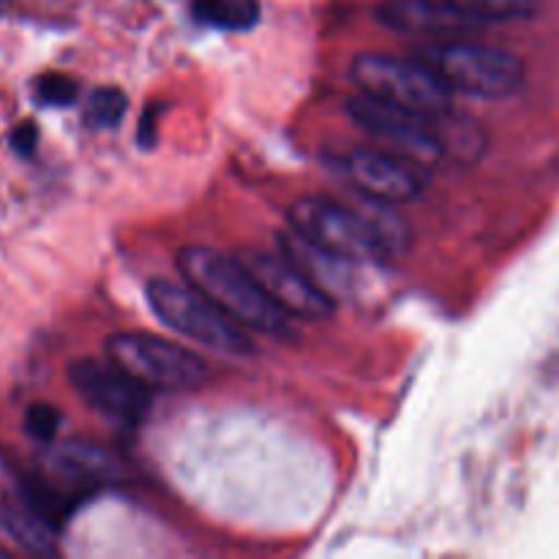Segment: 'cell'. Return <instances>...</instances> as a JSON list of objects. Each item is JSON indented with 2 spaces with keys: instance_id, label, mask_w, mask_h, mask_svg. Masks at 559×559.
Here are the masks:
<instances>
[{
  "instance_id": "6da1fadb",
  "label": "cell",
  "mask_w": 559,
  "mask_h": 559,
  "mask_svg": "<svg viewBox=\"0 0 559 559\" xmlns=\"http://www.w3.org/2000/svg\"><path fill=\"white\" fill-rule=\"evenodd\" d=\"M178 271L186 284L205 295L222 314L246 331L284 336L293 331V317L284 314L254 282L238 257L211 246H186L178 254Z\"/></svg>"
},
{
  "instance_id": "7a4b0ae2",
  "label": "cell",
  "mask_w": 559,
  "mask_h": 559,
  "mask_svg": "<svg viewBox=\"0 0 559 559\" xmlns=\"http://www.w3.org/2000/svg\"><path fill=\"white\" fill-rule=\"evenodd\" d=\"M424 60L451 93H467L478 98H508L524 85V63L513 52L478 41L440 38L418 47Z\"/></svg>"
},
{
  "instance_id": "3957f363",
  "label": "cell",
  "mask_w": 559,
  "mask_h": 559,
  "mask_svg": "<svg viewBox=\"0 0 559 559\" xmlns=\"http://www.w3.org/2000/svg\"><path fill=\"white\" fill-rule=\"evenodd\" d=\"M147 304L153 314L189 342L216 349L222 355H251L254 342L249 331L227 314L216 309L202 293L191 284L169 282V278H153L147 282Z\"/></svg>"
},
{
  "instance_id": "277c9868",
  "label": "cell",
  "mask_w": 559,
  "mask_h": 559,
  "mask_svg": "<svg viewBox=\"0 0 559 559\" xmlns=\"http://www.w3.org/2000/svg\"><path fill=\"white\" fill-rule=\"evenodd\" d=\"M289 224L306 243L353 265L388 260L364 207L342 205L331 197H304L289 207Z\"/></svg>"
},
{
  "instance_id": "5b68a950",
  "label": "cell",
  "mask_w": 559,
  "mask_h": 559,
  "mask_svg": "<svg viewBox=\"0 0 559 559\" xmlns=\"http://www.w3.org/2000/svg\"><path fill=\"white\" fill-rule=\"evenodd\" d=\"M353 82L360 93L382 98L396 107L424 115H445L453 107V93L424 60L364 52L353 60Z\"/></svg>"
},
{
  "instance_id": "8992f818",
  "label": "cell",
  "mask_w": 559,
  "mask_h": 559,
  "mask_svg": "<svg viewBox=\"0 0 559 559\" xmlns=\"http://www.w3.org/2000/svg\"><path fill=\"white\" fill-rule=\"evenodd\" d=\"M107 358H112L120 369L129 371L142 385L183 391L200 385L207 377V364L197 353L178 342H167L162 336L142 331L112 333L104 344Z\"/></svg>"
},
{
  "instance_id": "52a82bcc",
  "label": "cell",
  "mask_w": 559,
  "mask_h": 559,
  "mask_svg": "<svg viewBox=\"0 0 559 559\" xmlns=\"http://www.w3.org/2000/svg\"><path fill=\"white\" fill-rule=\"evenodd\" d=\"M347 112L358 129H364L366 134L382 142L388 151L399 153L409 162L431 164L445 156L440 126H437L440 115H424L415 112V109L396 107V104L369 96V93H358V96L349 98Z\"/></svg>"
},
{
  "instance_id": "ba28073f",
  "label": "cell",
  "mask_w": 559,
  "mask_h": 559,
  "mask_svg": "<svg viewBox=\"0 0 559 559\" xmlns=\"http://www.w3.org/2000/svg\"><path fill=\"white\" fill-rule=\"evenodd\" d=\"M246 271L254 276L262 293L293 320H328L336 311V300L328 289H322L309 273L295 265L287 254H271V251L243 249L238 251Z\"/></svg>"
},
{
  "instance_id": "9c48e42d",
  "label": "cell",
  "mask_w": 559,
  "mask_h": 559,
  "mask_svg": "<svg viewBox=\"0 0 559 559\" xmlns=\"http://www.w3.org/2000/svg\"><path fill=\"white\" fill-rule=\"evenodd\" d=\"M69 382L87 407L118 424L134 426L151 413V388L120 369L112 358L71 360Z\"/></svg>"
},
{
  "instance_id": "30bf717a",
  "label": "cell",
  "mask_w": 559,
  "mask_h": 559,
  "mask_svg": "<svg viewBox=\"0 0 559 559\" xmlns=\"http://www.w3.org/2000/svg\"><path fill=\"white\" fill-rule=\"evenodd\" d=\"M344 175L349 183L364 197L388 205H404L424 194L426 178L420 175L418 164L391 151H374V147H358L349 151L342 162Z\"/></svg>"
},
{
  "instance_id": "8fae6325",
  "label": "cell",
  "mask_w": 559,
  "mask_h": 559,
  "mask_svg": "<svg viewBox=\"0 0 559 559\" xmlns=\"http://www.w3.org/2000/svg\"><path fill=\"white\" fill-rule=\"evenodd\" d=\"M377 20L388 31L404 33V36L442 38L473 31L442 0H385L377 5Z\"/></svg>"
},
{
  "instance_id": "7c38bea8",
  "label": "cell",
  "mask_w": 559,
  "mask_h": 559,
  "mask_svg": "<svg viewBox=\"0 0 559 559\" xmlns=\"http://www.w3.org/2000/svg\"><path fill=\"white\" fill-rule=\"evenodd\" d=\"M55 467L66 478L82 486L112 484V480L123 478V464H120L118 456H112L107 448L82 440L63 442L55 451Z\"/></svg>"
},
{
  "instance_id": "4fadbf2b",
  "label": "cell",
  "mask_w": 559,
  "mask_h": 559,
  "mask_svg": "<svg viewBox=\"0 0 559 559\" xmlns=\"http://www.w3.org/2000/svg\"><path fill=\"white\" fill-rule=\"evenodd\" d=\"M0 530L31 555H55V527L22 502H0Z\"/></svg>"
},
{
  "instance_id": "5bb4252c",
  "label": "cell",
  "mask_w": 559,
  "mask_h": 559,
  "mask_svg": "<svg viewBox=\"0 0 559 559\" xmlns=\"http://www.w3.org/2000/svg\"><path fill=\"white\" fill-rule=\"evenodd\" d=\"M442 3L469 27L530 20L538 11V0H442Z\"/></svg>"
},
{
  "instance_id": "9a60e30c",
  "label": "cell",
  "mask_w": 559,
  "mask_h": 559,
  "mask_svg": "<svg viewBox=\"0 0 559 559\" xmlns=\"http://www.w3.org/2000/svg\"><path fill=\"white\" fill-rule=\"evenodd\" d=\"M191 14L216 31L243 33L260 22V0H191Z\"/></svg>"
},
{
  "instance_id": "2e32d148",
  "label": "cell",
  "mask_w": 559,
  "mask_h": 559,
  "mask_svg": "<svg viewBox=\"0 0 559 559\" xmlns=\"http://www.w3.org/2000/svg\"><path fill=\"white\" fill-rule=\"evenodd\" d=\"M126 109H129V98L120 87H96L85 102V123L91 129H115L123 120Z\"/></svg>"
},
{
  "instance_id": "e0dca14e",
  "label": "cell",
  "mask_w": 559,
  "mask_h": 559,
  "mask_svg": "<svg viewBox=\"0 0 559 559\" xmlns=\"http://www.w3.org/2000/svg\"><path fill=\"white\" fill-rule=\"evenodd\" d=\"M36 98L44 107H74L80 102V85L69 74H41L36 80Z\"/></svg>"
},
{
  "instance_id": "ac0fdd59",
  "label": "cell",
  "mask_w": 559,
  "mask_h": 559,
  "mask_svg": "<svg viewBox=\"0 0 559 559\" xmlns=\"http://www.w3.org/2000/svg\"><path fill=\"white\" fill-rule=\"evenodd\" d=\"M63 415L52 404H31L25 413V431L38 442H52L58 437Z\"/></svg>"
},
{
  "instance_id": "d6986e66",
  "label": "cell",
  "mask_w": 559,
  "mask_h": 559,
  "mask_svg": "<svg viewBox=\"0 0 559 559\" xmlns=\"http://www.w3.org/2000/svg\"><path fill=\"white\" fill-rule=\"evenodd\" d=\"M9 140H11V147H14L20 156H33L38 145V129L31 123V120H25V123H20L14 131H11Z\"/></svg>"
},
{
  "instance_id": "ffe728a7",
  "label": "cell",
  "mask_w": 559,
  "mask_h": 559,
  "mask_svg": "<svg viewBox=\"0 0 559 559\" xmlns=\"http://www.w3.org/2000/svg\"><path fill=\"white\" fill-rule=\"evenodd\" d=\"M164 112L162 104H151V107L142 112L140 120V145L142 147H151L156 142V118Z\"/></svg>"
},
{
  "instance_id": "44dd1931",
  "label": "cell",
  "mask_w": 559,
  "mask_h": 559,
  "mask_svg": "<svg viewBox=\"0 0 559 559\" xmlns=\"http://www.w3.org/2000/svg\"><path fill=\"white\" fill-rule=\"evenodd\" d=\"M3 9H5V0H0V14H3Z\"/></svg>"
}]
</instances>
